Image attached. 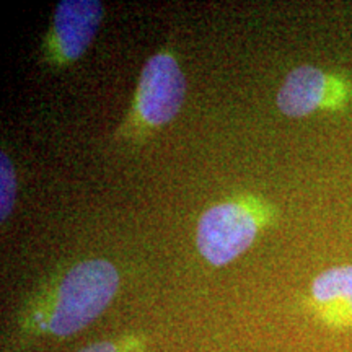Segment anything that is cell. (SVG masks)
Masks as SVG:
<instances>
[{"label": "cell", "instance_id": "6da1fadb", "mask_svg": "<svg viewBox=\"0 0 352 352\" xmlns=\"http://www.w3.org/2000/svg\"><path fill=\"white\" fill-rule=\"evenodd\" d=\"M120 287L116 267L104 259L78 263L57 290L47 328L56 336H70L90 324L109 305Z\"/></svg>", "mask_w": 352, "mask_h": 352}, {"label": "cell", "instance_id": "7a4b0ae2", "mask_svg": "<svg viewBox=\"0 0 352 352\" xmlns=\"http://www.w3.org/2000/svg\"><path fill=\"white\" fill-rule=\"evenodd\" d=\"M258 233L254 215L235 202L206 210L197 223V250L212 266H223L253 243Z\"/></svg>", "mask_w": 352, "mask_h": 352}, {"label": "cell", "instance_id": "3957f363", "mask_svg": "<svg viewBox=\"0 0 352 352\" xmlns=\"http://www.w3.org/2000/svg\"><path fill=\"white\" fill-rule=\"evenodd\" d=\"M186 82L173 56L160 52L147 60L140 74L138 109L145 122L162 126L182 108Z\"/></svg>", "mask_w": 352, "mask_h": 352}, {"label": "cell", "instance_id": "277c9868", "mask_svg": "<svg viewBox=\"0 0 352 352\" xmlns=\"http://www.w3.org/2000/svg\"><path fill=\"white\" fill-rule=\"evenodd\" d=\"M103 6L98 0H63L54 12V43L60 57L76 60L98 32Z\"/></svg>", "mask_w": 352, "mask_h": 352}, {"label": "cell", "instance_id": "5b68a950", "mask_svg": "<svg viewBox=\"0 0 352 352\" xmlns=\"http://www.w3.org/2000/svg\"><path fill=\"white\" fill-rule=\"evenodd\" d=\"M329 78L314 65H300L285 77L277 91V108L289 118H303L321 107L328 94Z\"/></svg>", "mask_w": 352, "mask_h": 352}, {"label": "cell", "instance_id": "8992f818", "mask_svg": "<svg viewBox=\"0 0 352 352\" xmlns=\"http://www.w3.org/2000/svg\"><path fill=\"white\" fill-rule=\"evenodd\" d=\"M311 300L331 324H352V266L329 267L315 277Z\"/></svg>", "mask_w": 352, "mask_h": 352}, {"label": "cell", "instance_id": "52a82bcc", "mask_svg": "<svg viewBox=\"0 0 352 352\" xmlns=\"http://www.w3.org/2000/svg\"><path fill=\"white\" fill-rule=\"evenodd\" d=\"M16 197V175L10 158L0 152V219L6 222L10 215Z\"/></svg>", "mask_w": 352, "mask_h": 352}, {"label": "cell", "instance_id": "ba28073f", "mask_svg": "<svg viewBox=\"0 0 352 352\" xmlns=\"http://www.w3.org/2000/svg\"><path fill=\"white\" fill-rule=\"evenodd\" d=\"M78 352H116V347L111 342H98V344H91Z\"/></svg>", "mask_w": 352, "mask_h": 352}]
</instances>
